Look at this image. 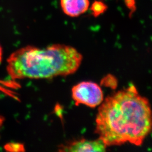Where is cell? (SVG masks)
I'll use <instances>...</instances> for the list:
<instances>
[{
  "label": "cell",
  "instance_id": "obj_1",
  "mask_svg": "<svg viewBox=\"0 0 152 152\" xmlns=\"http://www.w3.org/2000/svg\"><path fill=\"white\" fill-rule=\"evenodd\" d=\"M95 123V132L107 147L140 146L152 131L151 105L131 85L104 100Z\"/></svg>",
  "mask_w": 152,
  "mask_h": 152
},
{
  "label": "cell",
  "instance_id": "obj_2",
  "mask_svg": "<svg viewBox=\"0 0 152 152\" xmlns=\"http://www.w3.org/2000/svg\"><path fill=\"white\" fill-rule=\"evenodd\" d=\"M82 59L81 54L69 45L53 44L45 48L27 46L10 55L6 68L12 80L50 79L74 74Z\"/></svg>",
  "mask_w": 152,
  "mask_h": 152
},
{
  "label": "cell",
  "instance_id": "obj_3",
  "mask_svg": "<svg viewBox=\"0 0 152 152\" xmlns=\"http://www.w3.org/2000/svg\"><path fill=\"white\" fill-rule=\"evenodd\" d=\"M72 98L76 105H84L90 108L99 106L104 101L103 91L95 82L82 81L72 88Z\"/></svg>",
  "mask_w": 152,
  "mask_h": 152
},
{
  "label": "cell",
  "instance_id": "obj_4",
  "mask_svg": "<svg viewBox=\"0 0 152 152\" xmlns=\"http://www.w3.org/2000/svg\"><path fill=\"white\" fill-rule=\"evenodd\" d=\"M108 147L100 139L88 140L81 139L69 141L58 147L59 152H105Z\"/></svg>",
  "mask_w": 152,
  "mask_h": 152
},
{
  "label": "cell",
  "instance_id": "obj_5",
  "mask_svg": "<svg viewBox=\"0 0 152 152\" xmlns=\"http://www.w3.org/2000/svg\"><path fill=\"white\" fill-rule=\"evenodd\" d=\"M60 6L66 15L75 18L81 15L90 7L89 0H60Z\"/></svg>",
  "mask_w": 152,
  "mask_h": 152
},
{
  "label": "cell",
  "instance_id": "obj_6",
  "mask_svg": "<svg viewBox=\"0 0 152 152\" xmlns=\"http://www.w3.org/2000/svg\"><path fill=\"white\" fill-rule=\"evenodd\" d=\"M106 5L101 1H95L92 4L91 10L95 16H98L103 13L106 10Z\"/></svg>",
  "mask_w": 152,
  "mask_h": 152
},
{
  "label": "cell",
  "instance_id": "obj_7",
  "mask_svg": "<svg viewBox=\"0 0 152 152\" xmlns=\"http://www.w3.org/2000/svg\"><path fill=\"white\" fill-rule=\"evenodd\" d=\"M4 148L8 152H23L25 151V148L23 144L15 142L7 143Z\"/></svg>",
  "mask_w": 152,
  "mask_h": 152
},
{
  "label": "cell",
  "instance_id": "obj_8",
  "mask_svg": "<svg viewBox=\"0 0 152 152\" xmlns=\"http://www.w3.org/2000/svg\"><path fill=\"white\" fill-rule=\"evenodd\" d=\"M2 55H3V50H2V48L0 45V64L2 61Z\"/></svg>",
  "mask_w": 152,
  "mask_h": 152
},
{
  "label": "cell",
  "instance_id": "obj_9",
  "mask_svg": "<svg viewBox=\"0 0 152 152\" xmlns=\"http://www.w3.org/2000/svg\"><path fill=\"white\" fill-rule=\"evenodd\" d=\"M4 122V117H3L2 116L0 115V130H1V127H2V125H3Z\"/></svg>",
  "mask_w": 152,
  "mask_h": 152
}]
</instances>
